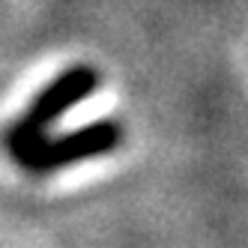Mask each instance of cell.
Masks as SVG:
<instances>
[{
    "instance_id": "1",
    "label": "cell",
    "mask_w": 248,
    "mask_h": 248,
    "mask_svg": "<svg viewBox=\"0 0 248 248\" xmlns=\"http://www.w3.org/2000/svg\"><path fill=\"white\" fill-rule=\"evenodd\" d=\"M96 87H99V72L87 63L69 66L54 81H48L36 93V99L30 102V108L15 120L3 135V144L12 153L15 162H18L33 144H39L42 138H48V129L57 126L66 111H72L75 105L90 99L96 93Z\"/></svg>"
},
{
    "instance_id": "2",
    "label": "cell",
    "mask_w": 248,
    "mask_h": 248,
    "mask_svg": "<svg viewBox=\"0 0 248 248\" xmlns=\"http://www.w3.org/2000/svg\"><path fill=\"white\" fill-rule=\"evenodd\" d=\"M120 126L114 120H102V123H90V126H81L63 135H48L39 144H33L21 158L18 165L30 173H51L60 170L66 165L84 162V158H96V155H108L120 147Z\"/></svg>"
}]
</instances>
